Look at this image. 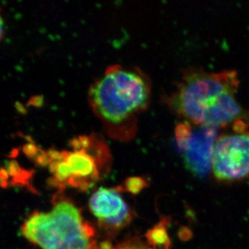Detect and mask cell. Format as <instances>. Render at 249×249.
I'll return each mask as SVG.
<instances>
[{"mask_svg":"<svg viewBox=\"0 0 249 249\" xmlns=\"http://www.w3.org/2000/svg\"><path fill=\"white\" fill-rule=\"evenodd\" d=\"M151 93V80L139 67L114 64L93 80L88 96L106 134L129 142L137 134L139 116L149 106Z\"/></svg>","mask_w":249,"mask_h":249,"instance_id":"obj_1","label":"cell"},{"mask_svg":"<svg viewBox=\"0 0 249 249\" xmlns=\"http://www.w3.org/2000/svg\"><path fill=\"white\" fill-rule=\"evenodd\" d=\"M239 85L238 73L234 70L187 69L167 103L186 122L214 127L227 125L244 116L235 98Z\"/></svg>","mask_w":249,"mask_h":249,"instance_id":"obj_2","label":"cell"},{"mask_svg":"<svg viewBox=\"0 0 249 249\" xmlns=\"http://www.w3.org/2000/svg\"><path fill=\"white\" fill-rule=\"evenodd\" d=\"M23 235L42 249H101L94 228L67 199L55 201L49 212H35L22 227Z\"/></svg>","mask_w":249,"mask_h":249,"instance_id":"obj_3","label":"cell"},{"mask_svg":"<svg viewBox=\"0 0 249 249\" xmlns=\"http://www.w3.org/2000/svg\"><path fill=\"white\" fill-rule=\"evenodd\" d=\"M71 150H45L47 165L52 174L50 184L85 191L99 180L101 172L111 162L107 143L96 133L78 136L70 142Z\"/></svg>","mask_w":249,"mask_h":249,"instance_id":"obj_4","label":"cell"},{"mask_svg":"<svg viewBox=\"0 0 249 249\" xmlns=\"http://www.w3.org/2000/svg\"><path fill=\"white\" fill-rule=\"evenodd\" d=\"M242 118L234 123L232 132L221 134L216 141L212 170L219 181H236L249 175V127Z\"/></svg>","mask_w":249,"mask_h":249,"instance_id":"obj_5","label":"cell"},{"mask_svg":"<svg viewBox=\"0 0 249 249\" xmlns=\"http://www.w3.org/2000/svg\"><path fill=\"white\" fill-rule=\"evenodd\" d=\"M175 135L186 168L196 176L204 178L212 168L217 127L184 121L177 126Z\"/></svg>","mask_w":249,"mask_h":249,"instance_id":"obj_6","label":"cell"},{"mask_svg":"<svg viewBox=\"0 0 249 249\" xmlns=\"http://www.w3.org/2000/svg\"><path fill=\"white\" fill-rule=\"evenodd\" d=\"M89 204L100 227L107 231H118L132 220V211L119 194V188H100L90 197Z\"/></svg>","mask_w":249,"mask_h":249,"instance_id":"obj_7","label":"cell"},{"mask_svg":"<svg viewBox=\"0 0 249 249\" xmlns=\"http://www.w3.org/2000/svg\"><path fill=\"white\" fill-rule=\"evenodd\" d=\"M147 242L155 249H168L169 238L167 234L165 226L159 224L147 232Z\"/></svg>","mask_w":249,"mask_h":249,"instance_id":"obj_8","label":"cell"},{"mask_svg":"<svg viewBox=\"0 0 249 249\" xmlns=\"http://www.w3.org/2000/svg\"><path fill=\"white\" fill-rule=\"evenodd\" d=\"M9 174V176L14 177L16 180L15 183H22L23 185L28 184L29 183V175L27 170H24L19 166L17 162L11 160L8 163L6 168H4Z\"/></svg>","mask_w":249,"mask_h":249,"instance_id":"obj_9","label":"cell"},{"mask_svg":"<svg viewBox=\"0 0 249 249\" xmlns=\"http://www.w3.org/2000/svg\"><path fill=\"white\" fill-rule=\"evenodd\" d=\"M146 186L147 182L144 178L134 177V178H127L125 180L121 191L124 190L132 194H138Z\"/></svg>","mask_w":249,"mask_h":249,"instance_id":"obj_10","label":"cell"},{"mask_svg":"<svg viewBox=\"0 0 249 249\" xmlns=\"http://www.w3.org/2000/svg\"><path fill=\"white\" fill-rule=\"evenodd\" d=\"M112 249H155L139 237H132L118 244Z\"/></svg>","mask_w":249,"mask_h":249,"instance_id":"obj_11","label":"cell"}]
</instances>
